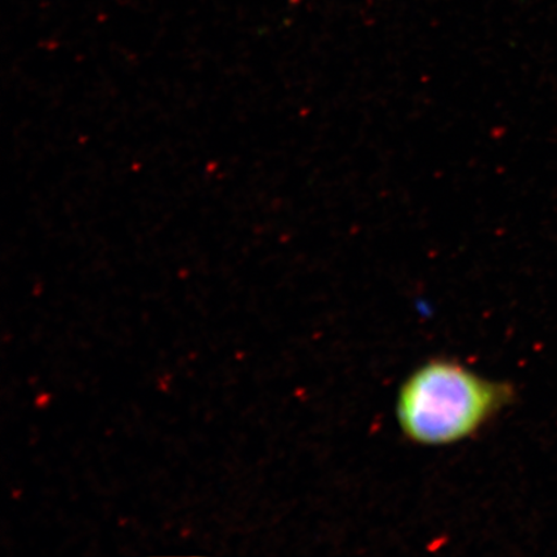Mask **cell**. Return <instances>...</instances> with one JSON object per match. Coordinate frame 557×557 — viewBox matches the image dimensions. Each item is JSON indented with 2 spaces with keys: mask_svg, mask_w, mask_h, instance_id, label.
Masks as SVG:
<instances>
[{
  "mask_svg": "<svg viewBox=\"0 0 557 557\" xmlns=\"http://www.w3.org/2000/svg\"><path fill=\"white\" fill-rule=\"evenodd\" d=\"M515 387L482 377L449 359L428 361L404 382L398 420L404 435L421 445L463 441L511 406Z\"/></svg>",
  "mask_w": 557,
  "mask_h": 557,
  "instance_id": "1",
  "label": "cell"
}]
</instances>
